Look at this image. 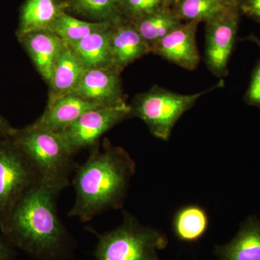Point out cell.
I'll return each instance as SVG.
<instances>
[{
  "mask_svg": "<svg viewBox=\"0 0 260 260\" xmlns=\"http://www.w3.org/2000/svg\"><path fill=\"white\" fill-rule=\"evenodd\" d=\"M59 194L39 181L21 197L0 226L13 247L36 260H63L68 255L69 234L56 209Z\"/></svg>",
  "mask_w": 260,
  "mask_h": 260,
  "instance_id": "cell-1",
  "label": "cell"
},
{
  "mask_svg": "<svg viewBox=\"0 0 260 260\" xmlns=\"http://www.w3.org/2000/svg\"><path fill=\"white\" fill-rule=\"evenodd\" d=\"M136 164L127 151L109 140L90 150L86 161L77 167L73 179L74 205L68 213L83 223L99 214L123 207Z\"/></svg>",
  "mask_w": 260,
  "mask_h": 260,
  "instance_id": "cell-2",
  "label": "cell"
},
{
  "mask_svg": "<svg viewBox=\"0 0 260 260\" xmlns=\"http://www.w3.org/2000/svg\"><path fill=\"white\" fill-rule=\"evenodd\" d=\"M10 138L35 169L39 181L58 192L69 185L75 154L59 133L32 123L16 129Z\"/></svg>",
  "mask_w": 260,
  "mask_h": 260,
  "instance_id": "cell-3",
  "label": "cell"
},
{
  "mask_svg": "<svg viewBox=\"0 0 260 260\" xmlns=\"http://www.w3.org/2000/svg\"><path fill=\"white\" fill-rule=\"evenodd\" d=\"M96 236L95 260H160L158 251L169 244L164 232L143 225L126 211L120 225Z\"/></svg>",
  "mask_w": 260,
  "mask_h": 260,
  "instance_id": "cell-4",
  "label": "cell"
},
{
  "mask_svg": "<svg viewBox=\"0 0 260 260\" xmlns=\"http://www.w3.org/2000/svg\"><path fill=\"white\" fill-rule=\"evenodd\" d=\"M223 86L221 80L203 91L185 95L154 85L135 95L129 104L131 116L141 119L155 138L168 141L177 121L194 107L198 99Z\"/></svg>",
  "mask_w": 260,
  "mask_h": 260,
  "instance_id": "cell-5",
  "label": "cell"
},
{
  "mask_svg": "<svg viewBox=\"0 0 260 260\" xmlns=\"http://www.w3.org/2000/svg\"><path fill=\"white\" fill-rule=\"evenodd\" d=\"M39 181L35 169L10 138H0V226L18 200Z\"/></svg>",
  "mask_w": 260,
  "mask_h": 260,
  "instance_id": "cell-6",
  "label": "cell"
},
{
  "mask_svg": "<svg viewBox=\"0 0 260 260\" xmlns=\"http://www.w3.org/2000/svg\"><path fill=\"white\" fill-rule=\"evenodd\" d=\"M132 117L131 108L126 102L116 105L90 109L72 125L59 133L73 153L99 145L103 135L121 121Z\"/></svg>",
  "mask_w": 260,
  "mask_h": 260,
  "instance_id": "cell-7",
  "label": "cell"
},
{
  "mask_svg": "<svg viewBox=\"0 0 260 260\" xmlns=\"http://www.w3.org/2000/svg\"><path fill=\"white\" fill-rule=\"evenodd\" d=\"M241 13L230 7L205 22V64L213 75L227 76L229 59L236 42Z\"/></svg>",
  "mask_w": 260,
  "mask_h": 260,
  "instance_id": "cell-8",
  "label": "cell"
},
{
  "mask_svg": "<svg viewBox=\"0 0 260 260\" xmlns=\"http://www.w3.org/2000/svg\"><path fill=\"white\" fill-rule=\"evenodd\" d=\"M199 24L198 21L183 23L155 44L150 53L184 69H197L200 62L196 38Z\"/></svg>",
  "mask_w": 260,
  "mask_h": 260,
  "instance_id": "cell-9",
  "label": "cell"
},
{
  "mask_svg": "<svg viewBox=\"0 0 260 260\" xmlns=\"http://www.w3.org/2000/svg\"><path fill=\"white\" fill-rule=\"evenodd\" d=\"M121 73L114 67L86 70L73 93L101 107L121 104L125 102Z\"/></svg>",
  "mask_w": 260,
  "mask_h": 260,
  "instance_id": "cell-10",
  "label": "cell"
},
{
  "mask_svg": "<svg viewBox=\"0 0 260 260\" xmlns=\"http://www.w3.org/2000/svg\"><path fill=\"white\" fill-rule=\"evenodd\" d=\"M68 10L67 0H25L20 10L17 38L32 32H52L54 24Z\"/></svg>",
  "mask_w": 260,
  "mask_h": 260,
  "instance_id": "cell-11",
  "label": "cell"
},
{
  "mask_svg": "<svg viewBox=\"0 0 260 260\" xmlns=\"http://www.w3.org/2000/svg\"><path fill=\"white\" fill-rule=\"evenodd\" d=\"M111 49L114 66L122 72L150 53V49L133 24L122 18L112 24L110 32Z\"/></svg>",
  "mask_w": 260,
  "mask_h": 260,
  "instance_id": "cell-12",
  "label": "cell"
},
{
  "mask_svg": "<svg viewBox=\"0 0 260 260\" xmlns=\"http://www.w3.org/2000/svg\"><path fill=\"white\" fill-rule=\"evenodd\" d=\"M97 107L101 106L76 94H68L55 101L47 102L42 115L32 124L43 129L60 133L78 120L84 113Z\"/></svg>",
  "mask_w": 260,
  "mask_h": 260,
  "instance_id": "cell-13",
  "label": "cell"
},
{
  "mask_svg": "<svg viewBox=\"0 0 260 260\" xmlns=\"http://www.w3.org/2000/svg\"><path fill=\"white\" fill-rule=\"evenodd\" d=\"M43 80L49 83L64 42L51 31L30 32L18 38Z\"/></svg>",
  "mask_w": 260,
  "mask_h": 260,
  "instance_id": "cell-14",
  "label": "cell"
},
{
  "mask_svg": "<svg viewBox=\"0 0 260 260\" xmlns=\"http://www.w3.org/2000/svg\"><path fill=\"white\" fill-rule=\"evenodd\" d=\"M86 70L73 47L64 42L48 83V102L73 93Z\"/></svg>",
  "mask_w": 260,
  "mask_h": 260,
  "instance_id": "cell-15",
  "label": "cell"
},
{
  "mask_svg": "<svg viewBox=\"0 0 260 260\" xmlns=\"http://www.w3.org/2000/svg\"><path fill=\"white\" fill-rule=\"evenodd\" d=\"M214 254L219 260H260V220L248 217L232 240L215 246Z\"/></svg>",
  "mask_w": 260,
  "mask_h": 260,
  "instance_id": "cell-16",
  "label": "cell"
},
{
  "mask_svg": "<svg viewBox=\"0 0 260 260\" xmlns=\"http://www.w3.org/2000/svg\"><path fill=\"white\" fill-rule=\"evenodd\" d=\"M209 225V215L206 210L196 204L181 207L172 218L173 233L182 242H198L208 232Z\"/></svg>",
  "mask_w": 260,
  "mask_h": 260,
  "instance_id": "cell-17",
  "label": "cell"
},
{
  "mask_svg": "<svg viewBox=\"0 0 260 260\" xmlns=\"http://www.w3.org/2000/svg\"><path fill=\"white\" fill-rule=\"evenodd\" d=\"M111 27L112 25L105 30L70 44L87 70L114 67L111 49Z\"/></svg>",
  "mask_w": 260,
  "mask_h": 260,
  "instance_id": "cell-18",
  "label": "cell"
},
{
  "mask_svg": "<svg viewBox=\"0 0 260 260\" xmlns=\"http://www.w3.org/2000/svg\"><path fill=\"white\" fill-rule=\"evenodd\" d=\"M148 44L150 51L168 34L182 25L184 22L178 18L171 9H165L149 15L144 18L130 21Z\"/></svg>",
  "mask_w": 260,
  "mask_h": 260,
  "instance_id": "cell-19",
  "label": "cell"
},
{
  "mask_svg": "<svg viewBox=\"0 0 260 260\" xmlns=\"http://www.w3.org/2000/svg\"><path fill=\"white\" fill-rule=\"evenodd\" d=\"M113 23L88 22L79 20L65 13L54 24L52 32L63 42L72 44L79 42L94 32L109 28Z\"/></svg>",
  "mask_w": 260,
  "mask_h": 260,
  "instance_id": "cell-20",
  "label": "cell"
},
{
  "mask_svg": "<svg viewBox=\"0 0 260 260\" xmlns=\"http://www.w3.org/2000/svg\"><path fill=\"white\" fill-rule=\"evenodd\" d=\"M69 10L95 22L115 23L123 18L120 0H67Z\"/></svg>",
  "mask_w": 260,
  "mask_h": 260,
  "instance_id": "cell-21",
  "label": "cell"
},
{
  "mask_svg": "<svg viewBox=\"0 0 260 260\" xmlns=\"http://www.w3.org/2000/svg\"><path fill=\"white\" fill-rule=\"evenodd\" d=\"M228 8L219 0H177L170 9L182 21L205 23Z\"/></svg>",
  "mask_w": 260,
  "mask_h": 260,
  "instance_id": "cell-22",
  "label": "cell"
},
{
  "mask_svg": "<svg viewBox=\"0 0 260 260\" xmlns=\"http://www.w3.org/2000/svg\"><path fill=\"white\" fill-rule=\"evenodd\" d=\"M123 18L134 21L160 10L169 9L164 0H120Z\"/></svg>",
  "mask_w": 260,
  "mask_h": 260,
  "instance_id": "cell-23",
  "label": "cell"
},
{
  "mask_svg": "<svg viewBox=\"0 0 260 260\" xmlns=\"http://www.w3.org/2000/svg\"><path fill=\"white\" fill-rule=\"evenodd\" d=\"M246 39L254 43L260 48V39L256 36L251 34ZM244 101L247 105L260 109V59L251 73L249 86L244 95Z\"/></svg>",
  "mask_w": 260,
  "mask_h": 260,
  "instance_id": "cell-24",
  "label": "cell"
},
{
  "mask_svg": "<svg viewBox=\"0 0 260 260\" xmlns=\"http://www.w3.org/2000/svg\"><path fill=\"white\" fill-rule=\"evenodd\" d=\"M237 4L241 15L260 25V0H237Z\"/></svg>",
  "mask_w": 260,
  "mask_h": 260,
  "instance_id": "cell-25",
  "label": "cell"
},
{
  "mask_svg": "<svg viewBox=\"0 0 260 260\" xmlns=\"http://www.w3.org/2000/svg\"><path fill=\"white\" fill-rule=\"evenodd\" d=\"M14 249L3 234L0 235V260L14 259L16 254Z\"/></svg>",
  "mask_w": 260,
  "mask_h": 260,
  "instance_id": "cell-26",
  "label": "cell"
},
{
  "mask_svg": "<svg viewBox=\"0 0 260 260\" xmlns=\"http://www.w3.org/2000/svg\"><path fill=\"white\" fill-rule=\"evenodd\" d=\"M16 129L12 126L6 118L0 114V138H10L14 134Z\"/></svg>",
  "mask_w": 260,
  "mask_h": 260,
  "instance_id": "cell-27",
  "label": "cell"
},
{
  "mask_svg": "<svg viewBox=\"0 0 260 260\" xmlns=\"http://www.w3.org/2000/svg\"><path fill=\"white\" fill-rule=\"evenodd\" d=\"M224 5L230 7H238L237 0H219Z\"/></svg>",
  "mask_w": 260,
  "mask_h": 260,
  "instance_id": "cell-28",
  "label": "cell"
},
{
  "mask_svg": "<svg viewBox=\"0 0 260 260\" xmlns=\"http://www.w3.org/2000/svg\"><path fill=\"white\" fill-rule=\"evenodd\" d=\"M177 0H164V4H165L166 7L169 9H170L171 7L172 6V5L174 4Z\"/></svg>",
  "mask_w": 260,
  "mask_h": 260,
  "instance_id": "cell-29",
  "label": "cell"
}]
</instances>
